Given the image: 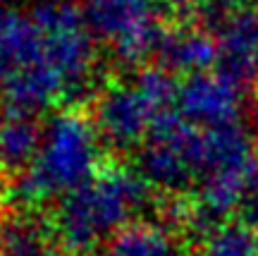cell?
Wrapping results in <instances>:
<instances>
[{
  "label": "cell",
  "instance_id": "1",
  "mask_svg": "<svg viewBox=\"0 0 258 256\" xmlns=\"http://www.w3.org/2000/svg\"><path fill=\"white\" fill-rule=\"evenodd\" d=\"M151 201V182L124 168L98 170L89 182L62 194L53 230L64 251L86 256L103 237H112Z\"/></svg>",
  "mask_w": 258,
  "mask_h": 256
},
{
  "label": "cell",
  "instance_id": "2",
  "mask_svg": "<svg viewBox=\"0 0 258 256\" xmlns=\"http://www.w3.org/2000/svg\"><path fill=\"white\" fill-rule=\"evenodd\" d=\"M101 134L79 110H62L43 129L34 163L17 175L12 196L22 206H38L67 194L98 175Z\"/></svg>",
  "mask_w": 258,
  "mask_h": 256
},
{
  "label": "cell",
  "instance_id": "3",
  "mask_svg": "<svg viewBox=\"0 0 258 256\" xmlns=\"http://www.w3.org/2000/svg\"><path fill=\"white\" fill-rule=\"evenodd\" d=\"M31 19L38 29L34 63L60 77L67 89V101L82 96L96 67L93 31L86 24L84 10L70 0H41L31 8Z\"/></svg>",
  "mask_w": 258,
  "mask_h": 256
},
{
  "label": "cell",
  "instance_id": "4",
  "mask_svg": "<svg viewBox=\"0 0 258 256\" xmlns=\"http://www.w3.org/2000/svg\"><path fill=\"white\" fill-rule=\"evenodd\" d=\"M82 10L93 36L110 46L117 63L139 65L156 58L165 34L160 0H84Z\"/></svg>",
  "mask_w": 258,
  "mask_h": 256
},
{
  "label": "cell",
  "instance_id": "5",
  "mask_svg": "<svg viewBox=\"0 0 258 256\" xmlns=\"http://www.w3.org/2000/svg\"><path fill=\"white\" fill-rule=\"evenodd\" d=\"M199 127L172 110H163L156 118L146 146L139 151V173L151 187L179 194L199 177L196 163Z\"/></svg>",
  "mask_w": 258,
  "mask_h": 256
},
{
  "label": "cell",
  "instance_id": "6",
  "mask_svg": "<svg viewBox=\"0 0 258 256\" xmlns=\"http://www.w3.org/2000/svg\"><path fill=\"white\" fill-rule=\"evenodd\" d=\"M158 115L160 110L144 96L134 79L108 84L93 106V122L98 134L108 146L117 151L139 146L151 134Z\"/></svg>",
  "mask_w": 258,
  "mask_h": 256
},
{
  "label": "cell",
  "instance_id": "7",
  "mask_svg": "<svg viewBox=\"0 0 258 256\" xmlns=\"http://www.w3.org/2000/svg\"><path fill=\"white\" fill-rule=\"evenodd\" d=\"M177 113L196 127L234 122L241 110V84L218 72L189 74L177 91Z\"/></svg>",
  "mask_w": 258,
  "mask_h": 256
},
{
  "label": "cell",
  "instance_id": "8",
  "mask_svg": "<svg viewBox=\"0 0 258 256\" xmlns=\"http://www.w3.org/2000/svg\"><path fill=\"white\" fill-rule=\"evenodd\" d=\"M256 151L251 129L237 120L215 127H201L196 144L199 177L218 173H246L256 161Z\"/></svg>",
  "mask_w": 258,
  "mask_h": 256
},
{
  "label": "cell",
  "instance_id": "9",
  "mask_svg": "<svg viewBox=\"0 0 258 256\" xmlns=\"http://www.w3.org/2000/svg\"><path fill=\"white\" fill-rule=\"evenodd\" d=\"M218 70L246 86L258 79V10L244 8L222 17L218 31Z\"/></svg>",
  "mask_w": 258,
  "mask_h": 256
},
{
  "label": "cell",
  "instance_id": "10",
  "mask_svg": "<svg viewBox=\"0 0 258 256\" xmlns=\"http://www.w3.org/2000/svg\"><path fill=\"white\" fill-rule=\"evenodd\" d=\"M156 60L158 67L167 72H206L213 63H218V36L194 24L165 29L158 43Z\"/></svg>",
  "mask_w": 258,
  "mask_h": 256
},
{
  "label": "cell",
  "instance_id": "11",
  "mask_svg": "<svg viewBox=\"0 0 258 256\" xmlns=\"http://www.w3.org/2000/svg\"><path fill=\"white\" fill-rule=\"evenodd\" d=\"M38 53V29L31 12L0 3V86Z\"/></svg>",
  "mask_w": 258,
  "mask_h": 256
},
{
  "label": "cell",
  "instance_id": "12",
  "mask_svg": "<svg viewBox=\"0 0 258 256\" xmlns=\"http://www.w3.org/2000/svg\"><path fill=\"white\" fill-rule=\"evenodd\" d=\"M43 132L29 115L8 113L0 120V170L3 173H22L34 163L41 148Z\"/></svg>",
  "mask_w": 258,
  "mask_h": 256
},
{
  "label": "cell",
  "instance_id": "13",
  "mask_svg": "<svg viewBox=\"0 0 258 256\" xmlns=\"http://www.w3.org/2000/svg\"><path fill=\"white\" fill-rule=\"evenodd\" d=\"M3 256H60V242L53 228L41 220L17 216L0 225Z\"/></svg>",
  "mask_w": 258,
  "mask_h": 256
},
{
  "label": "cell",
  "instance_id": "14",
  "mask_svg": "<svg viewBox=\"0 0 258 256\" xmlns=\"http://www.w3.org/2000/svg\"><path fill=\"white\" fill-rule=\"evenodd\" d=\"M105 256H179V247L165 228L137 223L112 235Z\"/></svg>",
  "mask_w": 258,
  "mask_h": 256
},
{
  "label": "cell",
  "instance_id": "15",
  "mask_svg": "<svg viewBox=\"0 0 258 256\" xmlns=\"http://www.w3.org/2000/svg\"><path fill=\"white\" fill-rule=\"evenodd\" d=\"M203 256H258V230L239 218L220 223L203 237Z\"/></svg>",
  "mask_w": 258,
  "mask_h": 256
},
{
  "label": "cell",
  "instance_id": "16",
  "mask_svg": "<svg viewBox=\"0 0 258 256\" xmlns=\"http://www.w3.org/2000/svg\"><path fill=\"white\" fill-rule=\"evenodd\" d=\"M134 82L139 84V89L144 91L148 101L153 103L160 113L170 110L172 103H177V91L179 86L172 79V72H167L163 67H144L134 74Z\"/></svg>",
  "mask_w": 258,
  "mask_h": 256
},
{
  "label": "cell",
  "instance_id": "17",
  "mask_svg": "<svg viewBox=\"0 0 258 256\" xmlns=\"http://www.w3.org/2000/svg\"><path fill=\"white\" fill-rule=\"evenodd\" d=\"M239 220H244L246 225L258 230V163L253 161L246 175V187H244V196H241L239 209Z\"/></svg>",
  "mask_w": 258,
  "mask_h": 256
},
{
  "label": "cell",
  "instance_id": "18",
  "mask_svg": "<svg viewBox=\"0 0 258 256\" xmlns=\"http://www.w3.org/2000/svg\"><path fill=\"white\" fill-rule=\"evenodd\" d=\"M179 8L186 10H199V12H220V15H230L244 8H256L258 0H175Z\"/></svg>",
  "mask_w": 258,
  "mask_h": 256
},
{
  "label": "cell",
  "instance_id": "19",
  "mask_svg": "<svg viewBox=\"0 0 258 256\" xmlns=\"http://www.w3.org/2000/svg\"><path fill=\"white\" fill-rule=\"evenodd\" d=\"M5 203H8V199H5V187L0 182V225L5 223Z\"/></svg>",
  "mask_w": 258,
  "mask_h": 256
},
{
  "label": "cell",
  "instance_id": "20",
  "mask_svg": "<svg viewBox=\"0 0 258 256\" xmlns=\"http://www.w3.org/2000/svg\"><path fill=\"white\" fill-rule=\"evenodd\" d=\"M251 120H253V125L258 127V91L253 96V101H251Z\"/></svg>",
  "mask_w": 258,
  "mask_h": 256
},
{
  "label": "cell",
  "instance_id": "21",
  "mask_svg": "<svg viewBox=\"0 0 258 256\" xmlns=\"http://www.w3.org/2000/svg\"><path fill=\"white\" fill-rule=\"evenodd\" d=\"M256 163H258V151H256Z\"/></svg>",
  "mask_w": 258,
  "mask_h": 256
}]
</instances>
